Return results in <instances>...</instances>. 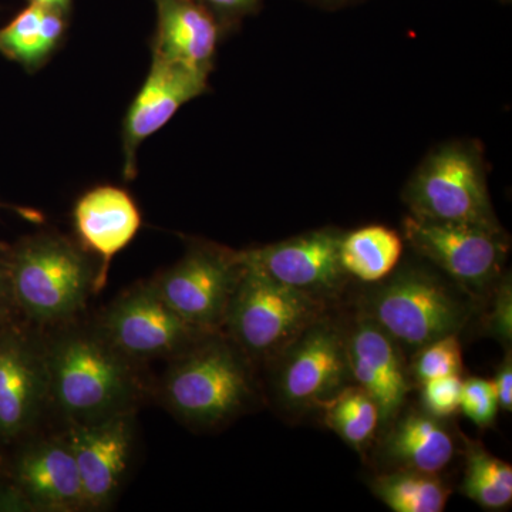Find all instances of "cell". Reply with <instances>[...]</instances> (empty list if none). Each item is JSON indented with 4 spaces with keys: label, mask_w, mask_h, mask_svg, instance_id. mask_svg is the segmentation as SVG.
Returning <instances> with one entry per match:
<instances>
[{
    "label": "cell",
    "mask_w": 512,
    "mask_h": 512,
    "mask_svg": "<svg viewBox=\"0 0 512 512\" xmlns=\"http://www.w3.org/2000/svg\"><path fill=\"white\" fill-rule=\"evenodd\" d=\"M47 383L70 423H89L130 410L136 379L126 356L101 332H72L45 353Z\"/></svg>",
    "instance_id": "6da1fadb"
},
{
    "label": "cell",
    "mask_w": 512,
    "mask_h": 512,
    "mask_svg": "<svg viewBox=\"0 0 512 512\" xmlns=\"http://www.w3.org/2000/svg\"><path fill=\"white\" fill-rule=\"evenodd\" d=\"M3 268L10 299L36 322L72 318L96 288L89 256L70 239L56 234L23 239Z\"/></svg>",
    "instance_id": "7a4b0ae2"
},
{
    "label": "cell",
    "mask_w": 512,
    "mask_h": 512,
    "mask_svg": "<svg viewBox=\"0 0 512 512\" xmlns=\"http://www.w3.org/2000/svg\"><path fill=\"white\" fill-rule=\"evenodd\" d=\"M467 295L426 269L407 266L377 282L366 295L362 315L389 333L404 352L414 353L464 329L473 313Z\"/></svg>",
    "instance_id": "3957f363"
},
{
    "label": "cell",
    "mask_w": 512,
    "mask_h": 512,
    "mask_svg": "<svg viewBox=\"0 0 512 512\" xmlns=\"http://www.w3.org/2000/svg\"><path fill=\"white\" fill-rule=\"evenodd\" d=\"M165 402L187 423L212 427L251 402V373L241 350L220 339L200 340L178 355L164 383Z\"/></svg>",
    "instance_id": "277c9868"
},
{
    "label": "cell",
    "mask_w": 512,
    "mask_h": 512,
    "mask_svg": "<svg viewBox=\"0 0 512 512\" xmlns=\"http://www.w3.org/2000/svg\"><path fill=\"white\" fill-rule=\"evenodd\" d=\"M241 266V278L224 325L248 355L274 359L325 313V302L281 284L258 269Z\"/></svg>",
    "instance_id": "5b68a950"
},
{
    "label": "cell",
    "mask_w": 512,
    "mask_h": 512,
    "mask_svg": "<svg viewBox=\"0 0 512 512\" xmlns=\"http://www.w3.org/2000/svg\"><path fill=\"white\" fill-rule=\"evenodd\" d=\"M274 389L288 413L320 410L353 384L346 330L320 316L274 357Z\"/></svg>",
    "instance_id": "8992f818"
},
{
    "label": "cell",
    "mask_w": 512,
    "mask_h": 512,
    "mask_svg": "<svg viewBox=\"0 0 512 512\" xmlns=\"http://www.w3.org/2000/svg\"><path fill=\"white\" fill-rule=\"evenodd\" d=\"M404 201L421 220L501 228L480 158L463 144L434 151L407 185Z\"/></svg>",
    "instance_id": "52a82bcc"
},
{
    "label": "cell",
    "mask_w": 512,
    "mask_h": 512,
    "mask_svg": "<svg viewBox=\"0 0 512 512\" xmlns=\"http://www.w3.org/2000/svg\"><path fill=\"white\" fill-rule=\"evenodd\" d=\"M403 237L470 296H483L501 276L508 242L501 228L421 220L407 215Z\"/></svg>",
    "instance_id": "ba28073f"
},
{
    "label": "cell",
    "mask_w": 512,
    "mask_h": 512,
    "mask_svg": "<svg viewBox=\"0 0 512 512\" xmlns=\"http://www.w3.org/2000/svg\"><path fill=\"white\" fill-rule=\"evenodd\" d=\"M241 274L235 252L197 245L151 284L181 318L212 333L224 325Z\"/></svg>",
    "instance_id": "9c48e42d"
},
{
    "label": "cell",
    "mask_w": 512,
    "mask_h": 512,
    "mask_svg": "<svg viewBox=\"0 0 512 512\" xmlns=\"http://www.w3.org/2000/svg\"><path fill=\"white\" fill-rule=\"evenodd\" d=\"M100 332L127 359L178 356L210 335L175 313L153 284L141 285L114 303Z\"/></svg>",
    "instance_id": "30bf717a"
},
{
    "label": "cell",
    "mask_w": 512,
    "mask_h": 512,
    "mask_svg": "<svg viewBox=\"0 0 512 512\" xmlns=\"http://www.w3.org/2000/svg\"><path fill=\"white\" fill-rule=\"evenodd\" d=\"M342 237L335 229H319L235 254L239 264L326 302L342 291L349 276L340 264Z\"/></svg>",
    "instance_id": "8fae6325"
},
{
    "label": "cell",
    "mask_w": 512,
    "mask_h": 512,
    "mask_svg": "<svg viewBox=\"0 0 512 512\" xmlns=\"http://www.w3.org/2000/svg\"><path fill=\"white\" fill-rule=\"evenodd\" d=\"M346 348L353 384L376 403L382 431L402 412L413 390L404 350L365 315H359L349 332L346 330Z\"/></svg>",
    "instance_id": "7c38bea8"
},
{
    "label": "cell",
    "mask_w": 512,
    "mask_h": 512,
    "mask_svg": "<svg viewBox=\"0 0 512 512\" xmlns=\"http://www.w3.org/2000/svg\"><path fill=\"white\" fill-rule=\"evenodd\" d=\"M66 441L82 478L87 508L106 507L123 484L134 443L131 412L70 423Z\"/></svg>",
    "instance_id": "4fadbf2b"
},
{
    "label": "cell",
    "mask_w": 512,
    "mask_h": 512,
    "mask_svg": "<svg viewBox=\"0 0 512 512\" xmlns=\"http://www.w3.org/2000/svg\"><path fill=\"white\" fill-rule=\"evenodd\" d=\"M208 73L188 69L153 56L150 72L136 99L128 107L123 124L124 177L136 175L137 151L188 101L207 90Z\"/></svg>",
    "instance_id": "5bb4252c"
},
{
    "label": "cell",
    "mask_w": 512,
    "mask_h": 512,
    "mask_svg": "<svg viewBox=\"0 0 512 512\" xmlns=\"http://www.w3.org/2000/svg\"><path fill=\"white\" fill-rule=\"evenodd\" d=\"M49 393L45 353L13 330L0 332V436L28 431Z\"/></svg>",
    "instance_id": "9a60e30c"
},
{
    "label": "cell",
    "mask_w": 512,
    "mask_h": 512,
    "mask_svg": "<svg viewBox=\"0 0 512 512\" xmlns=\"http://www.w3.org/2000/svg\"><path fill=\"white\" fill-rule=\"evenodd\" d=\"M74 227L80 241L100 258L96 289L107 281L111 259L136 238L141 228V212L123 188L100 185L79 198L73 210Z\"/></svg>",
    "instance_id": "2e32d148"
},
{
    "label": "cell",
    "mask_w": 512,
    "mask_h": 512,
    "mask_svg": "<svg viewBox=\"0 0 512 512\" xmlns=\"http://www.w3.org/2000/svg\"><path fill=\"white\" fill-rule=\"evenodd\" d=\"M16 481L32 507L46 511L87 508L79 468L66 439L43 441L19 458Z\"/></svg>",
    "instance_id": "e0dca14e"
},
{
    "label": "cell",
    "mask_w": 512,
    "mask_h": 512,
    "mask_svg": "<svg viewBox=\"0 0 512 512\" xmlns=\"http://www.w3.org/2000/svg\"><path fill=\"white\" fill-rule=\"evenodd\" d=\"M380 433V461L389 470L439 474L457 450L446 421L423 409H403Z\"/></svg>",
    "instance_id": "ac0fdd59"
},
{
    "label": "cell",
    "mask_w": 512,
    "mask_h": 512,
    "mask_svg": "<svg viewBox=\"0 0 512 512\" xmlns=\"http://www.w3.org/2000/svg\"><path fill=\"white\" fill-rule=\"evenodd\" d=\"M153 56L210 74L217 50L218 23L198 0H156Z\"/></svg>",
    "instance_id": "d6986e66"
},
{
    "label": "cell",
    "mask_w": 512,
    "mask_h": 512,
    "mask_svg": "<svg viewBox=\"0 0 512 512\" xmlns=\"http://www.w3.org/2000/svg\"><path fill=\"white\" fill-rule=\"evenodd\" d=\"M66 28L67 13L29 3L0 29V53L35 72L55 53Z\"/></svg>",
    "instance_id": "ffe728a7"
},
{
    "label": "cell",
    "mask_w": 512,
    "mask_h": 512,
    "mask_svg": "<svg viewBox=\"0 0 512 512\" xmlns=\"http://www.w3.org/2000/svg\"><path fill=\"white\" fill-rule=\"evenodd\" d=\"M403 254V239L393 229L369 225L343 235L340 241V264L346 274L377 284L387 278Z\"/></svg>",
    "instance_id": "44dd1931"
},
{
    "label": "cell",
    "mask_w": 512,
    "mask_h": 512,
    "mask_svg": "<svg viewBox=\"0 0 512 512\" xmlns=\"http://www.w3.org/2000/svg\"><path fill=\"white\" fill-rule=\"evenodd\" d=\"M373 494L394 512H441L450 488L439 474L413 470H389L373 478Z\"/></svg>",
    "instance_id": "7402d4cb"
},
{
    "label": "cell",
    "mask_w": 512,
    "mask_h": 512,
    "mask_svg": "<svg viewBox=\"0 0 512 512\" xmlns=\"http://www.w3.org/2000/svg\"><path fill=\"white\" fill-rule=\"evenodd\" d=\"M461 493L484 510H507L512 504V467L483 444L466 440Z\"/></svg>",
    "instance_id": "603a6c76"
},
{
    "label": "cell",
    "mask_w": 512,
    "mask_h": 512,
    "mask_svg": "<svg viewBox=\"0 0 512 512\" xmlns=\"http://www.w3.org/2000/svg\"><path fill=\"white\" fill-rule=\"evenodd\" d=\"M323 423L348 446L363 453L380 429L379 409L372 397L356 384L320 407Z\"/></svg>",
    "instance_id": "cb8c5ba5"
},
{
    "label": "cell",
    "mask_w": 512,
    "mask_h": 512,
    "mask_svg": "<svg viewBox=\"0 0 512 512\" xmlns=\"http://www.w3.org/2000/svg\"><path fill=\"white\" fill-rule=\"evenodd\" d=\"M412 379L421 384L436 377L463 373V350L458 335L444 336L413 353Z\"/></svg>",
    "instance_id": "d4e9b609"
},
{
    "label": "cell",
    "mask_w": 512,
    "mask_h": 512,
    "mask_svg": "<svg viewBox=\"0 0 512 512\" xmlns=\"http://www.w3.org/2000/svg\"><path fill=\"white\" fill-rule=\"evenodd\" d=\"M458 410L480 429L493 426L500 410L494 380L483 377H468L463 380Z\"/></svg>",
    "instance_id": "484cf974"
},
{
    "label": "cell",
    "mask_w": 512,
    "mask_h": 512,
    "mask_svg": "<svg viewBox=\"0 0 512 512\" xmlns=\"http://www.w3.org/2000/svg\"><path fill=\"white\" fill-rule=\"evenodd\" d=\"M461 375L436 377L421 383V409L440 419L453 416L460 409Z\"/></svg>",
    "instance_id": "4316f807"
},
{
    "label": "cell",
    "mask_w": 512,
    "mask_h": 512,
    "mask_svg": "<svg viewBox=\"0 0 512 512\" xmlns=\"http://www.w3.org/2000/svg\"><path fill=\"white\" fill-rule=\"evenodd\" d=\"M493 311L485 320V329L490 336L503 343L505 348H511L512 340V285L511 275L504 276L497 285Z\"/></svg>",
    "instance_id": "83f0119b"
},
{
    "label": "cell",
    "mask_w": 512,
    "mask_h": 512,
    "mask_svg": "<svg viewBox=\"0 0 512 512\" xmlns=\"http://www.w3.org/2000/svg\"><path fill=\"white\" fill-rule=\"evenodd\" d=\"M497 389L498 404L504 412H512V357L511 348L508 349L503 362L498 366L497 376L494 379Z\"/></svg>",
    "instance_id": "f1b7e54d"
},
{
    "label": "cell",
    "mask_w": 512,
    "mask_h": 512,
    "mask_svg": "<svg viewBox=\"0 0 512 512\" xmlns=\"http://www.w3.org/2000/svg\"><path fill=\"white\" fill-rule=\"evenodd\" d=\"M212 15L225 16V18H237L247 15L258 6L259 0H198Z\"/></svg>",
    "instance_id": "f546056e"
},
{
    "label": "cell",
    "mask_w": 512,
    "mask_h": 512,
    "mask_svg": "<svg viewBox=\"0 0 512 512\" xmlns=\"http://www.w3.org/2000/svg\"><path fill=\"white\" fill-rule=\"evenodd\" d=\"M10 301L8 282H6L5 268L0 265V320L5 318L8 312V302Z\"/></svg>",
    "instance_id": "4dcf8cb0"
},
{
    "label": "cell",
    "mask_w": 512,
    "mask_h": 512,
    "mask_svg": "<svg viewBox=\"0 0 512 512\" xmlns=\"http://www.w3.org/2000/svg\"><path fill=\"white\" fill-rule=\"evenodd\" d=\"M33 5L45 6V8L60 10L69 15L72 0H29Z\"/></svg>",
    "instance_id": "1f68e13d"
}]
</instances>
